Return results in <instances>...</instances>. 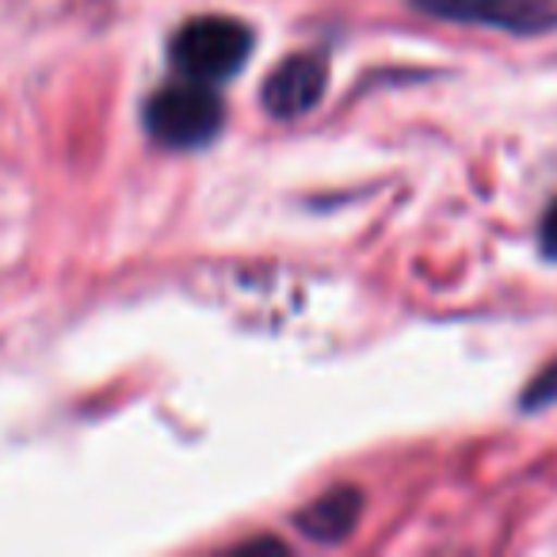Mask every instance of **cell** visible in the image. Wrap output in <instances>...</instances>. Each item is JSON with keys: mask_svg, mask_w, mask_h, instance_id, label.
Returning a JSON list of instances; mask_svg holds the SVG:
<instances>
[{"mask_svg": "<svg viewBox=\"0 0 557 557\" xmlns=\"http://www.w3.org/2000/svg\"><path fill=\"white\" fill-rule=\"evenodd\" d=\"M420 12L455 24H481L511 35H539L557 24L554 0H412Z\"/></svg>", "mask_w": 557, "mask_h": 557, "instance_id": "3", "label": "cell"}, {"mask_svg": "<svg viewBox=\"0 0 557 557\" xmlns=\"http://www.w3.org/2000/svg\"><path fill=\"white\" fill-rule=\"evenodd\" d=\"M329 88V65L318 54H295L287 62L271 70V77L263 81V111L271 119H302L306 111H313L321 103Z\"/></svg>", "mask_w": 557, "mask_h": 557, "instance_id": "4", "label": "cell"}, {"mask_svg": "<svg viewBox=\"0 0 557 557\" xmlns=\"http://www.w3.org/2000/svg\"><path fill=\"white\" fill-rule=\"evenodd\" d=\"M539 245L549 260H557V199L549 202V210L542 214V225H539Z\"/></svg>", "mask_w": 557, "mask_h": 557, "instance_id": "6", "label": "cell"}, {"mask_svg": "<svg viewBox=\"0 0 557 557\" xmlns=\"http://www.w3.org/2000/svg\"><path fill=\"white\" fill-rule=\"evenodd\" d=\"M549 397H557V367H549V371L531 386V394H527V409H539V405L549 401Z\"/></svg>", "mask_w": 557, "mask_h": 557, "instance_id": "7", "label": "cell"}, {"mask_svg": "<svg viewBox=\"0 0 557 557\" xmlns=\"http://www.w3.org/2000/svg\"><path fill=\"white\" fill-rule=\"evenodd\" d=\"M225 103L207 81H180L146 100V131L169 149H199L218 138Z\"/></svg>", "mask_w": 557, "mask_h": 557, "instance_id": "2", "label": "cell"}, {"mask_svg": "<svg viewBox=\"0 0 557 557\" xmlns=\"http://www.w3.org/2000/svg\"><path fill=\"white\" fill-rule=\"evenodd\" d=\"M359 516H363V493L344 485V488H329L313 504H306L295 516V527L313 542H341L356 531Z\"/></svg>", "mask_w": 557, "mask_h": 557, "instance_id": "5", "label": "cell"}, {"mask_svg": "<svg viewBox=\"0 0 557 557\" xmlns=\"http://www.w3.org/2000/svg\"><path fill=\"white\" fill-rule=\"evenodd\" d=\"M252 54V32L233 16H195L172 35L169 58L187 81H230Z\"/></svg>", "mask_w": 557, "mask_h": 557, "instance_id": "1", "label": "cell"}]
</instances>
